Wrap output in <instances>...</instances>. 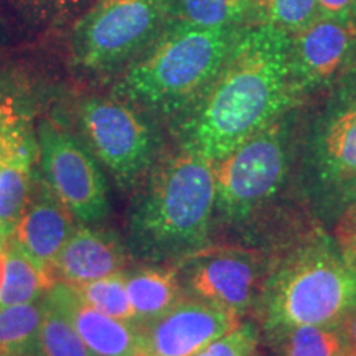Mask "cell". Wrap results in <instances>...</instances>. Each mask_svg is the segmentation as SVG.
Returning <instances> with one entry per match:
<instances>
[{
  "instance_id": "obj_33",
  "label": "cell",
  "mask_w": 356,
  "mask_h": 356,
  "mask_svg": "<svg viewBox=\"0 0 356 356\" xmlns=\"http://www.w3.org/2000/svg\"><path fill=\"white\" fill-rule=\"evenodd\" d=\"M0 37H2V29H0Z\"/></svg>"
},
{
  "instance_id": "obj_6",
  "label": "cell",
  "mask_w": 356,
  "mask_h": 356,
  "mask_svg": "<svg viewBox=\"0 0 356 356\" xmlns=\"http://www.w3.org/2000/svg\"><path fill=\"white\" fill-rule=\"evenodd\" d=\"M76 122L81 140L119 185L139 184L157 162L160 137L150 114L121 97H84Z\"/></svg>"
},
{
  "instance_id": "obj_15",
  "label": "cell",
  "mask_w": 356,
  "mask_h": 356,
  "mask_svg": "<svg viewBox=\"0 0 356 356\" xmlns=\"http://www.w3.org/2000/svg\"><path fill=\"white\" fill-rule=\"evenodd\" d=\"M47 297L68 315L78 335L96 356H142L139 325L95 310L84 304L70 284L55 282Z\"/></svg>"
},
{
  "instance_id": "obj_2",
  "label": "cell",
  "mask_w": 356,
  "mask_h": 356,
  "mask_svg": "<svg viewBox=\"0 0 356 356\" xmlns=\"http://www.w3.org/2000/svg\"><path fill=\"white\" fill-rule=\"evenodd\" d=\"M126 220L127 249L147 262L184 261L208 248L215 213L213 163L180 149L142 178Z\"/></svg>"
},
{
  "instance_id": "obj_8",
  "label": "cell",
  "mask_w": 356,
  "mask_h": 356,
  "mask_svg": "<svg viewBox=\"0 0 356 356\" xmlns=\"http://www.w3.org/2000/svg\"><path fill=\"white\" fill-rule=\"evenodd\" d=\"M40 172L50 188L81 225H99L109 216L108 180L91 150L53 119L37 129Z\"/></svg>"
},
{
  "instance_id": "obj_24",
  "label": "cell",
  "mask_w": 356,
  "mask_h": 356,
  "mask_svg": "<svg viewBox=\"0 0 356 356\" xmlns=\"http://www.w3.org/2000/svg\"><path fill=\"white\" fill-rule=\"evenodd\" d=\"M284 356H341L343 343L340 333L330 327L297 325L287 328Z\"/></svg>"
},
{
  "instance_id": "obj_18",
  "label": "cell",
  "mask_w": 356,
  "mask_h": 356,
  "mask_svg": "<svg viewBox=\"0 0 356 356\" xmlns=\"http://www.w3.org/2000/svg\"><path fill=\"white\" fill-rule=\"evenodd\" d=\"M55 280L13 241L0 246V307L42 300Z\"/></svg>"
},
{
  "instance_id": "obj_26",
  "label": "cell",
  "mask_w": 356,
  "mask_h": 356,
  "mask_svg": "<svg viewBox=\"0 0 356 356\" xmlns=\"http://www.w3.org/2000/svg\"><path fill=\"white\" fill-rule=\"evenodd\" d=\"M257 335L251 325L239 323L234 330L216 338L195 356H251L256 348Z\"/></svg>"
},
{
  "instance_id": "obj_12",
  "label": "cell",
  "mask_w": 356,
  "mask_h": 356,
  "mask_svg": "<svg viewBox=\"0 0 356 356\" xmlns=\"http://www.w3.org/2000/svg\"><path fill=\"white\" fill-rule=\"evenodd\" d=\"M310 150L322 180L356 181V81L345 84L320 114Z\"/></svg>"
},
{
  "instance_id": "obj_35",
  "label": "cell",
  "mask_w": 356,
  "mask_h": 356,
  "mask_svg": "<svg viewBox=\"0 0 356 356\" xmlns=\"http://www.w3.org/2000/svg\"><path fill=\"white\" fill-rule=\"evenodd\" d=\"M355 3H356V0H355Z\"/></svg>"
},
{
  "instance_id": "obj_25",
  "label": "cell",
  "mask_w": 356,
  "mask_h": 356,
  "mask_svg": "<svg viewBox=\"0 0 356 356\" xmlns=\"http://www.w3.org/2000/svg\"><path fill=\"white\" fill-rule=\"evenodd\" d=\"M32 136V119L25 102L0 89V145H19Z\"/></svg>"
},
{
  "instance_id": "obj_23",
  "label": "cell",
  "mask_w": 356,
  "mask_h": 356,
  "mask_svg": "<svg viewBox=\"0 0 356 356\" xmlns=\"http://www.w3.org/2000/svg\"><path fill=\"white\" fill-rule=\"evenodd\" d=\"M317 19V0H254L252 24H267L293 35Z\"/></svg>"
},
{
  "instance_id": "obj_5",
  "label": "cell",
  "mask_w": 356,
  "mask_h": 356,
  "mask_svg": "<svg viewBox=\"0 0 356 356\" xmlns=\"http://www.w3.org/2000/svg\"><path fill=\"white\" fill-rule=\"evenodd\" d=\"M170 22V0H97L70 35L71 61L89 74L124 71Z\"/></svg>"
},
{
  "instance_id": "obj_11",
  "label": "cell",
  "mask_w": 356,
  "mask_h": 356,
  "mask_svg": "<svg viewBox=\"0 0 356 356\" xmlns=\"http://www.w3.org/2000/svg\"><path fill=\"white\" fill-rule=\"evenodd\" d=\"M239 325V315L208 302L178 300L152 322L139 325L142 356H195Z\"/></svg>"
},
{
  "instance_id": "obj_31",
  "label": "cell",
  "mask_w": 356,
  "mask_h": 356,
  "mask_svg": "<svg viewBox=\"0 0 356 356\" xmlns=\"http://www.w3.org/2000/svg\"><path fill=\"white\" fill-rule=\"evenodd\" d=\"M33 136H35V134H33ZM29 139H30V137H29ZM22 144H24V142H22ZM22 144H19V145H0V162H2V160L6 159L8 154H12L13 150L19 149Z\"/></svg>"
},
{
  "instance_id": "obj_13",
  "label": "cell",
  "mask_w": 356,
  "mask_h": 356,
  "mask_svg": "<svg viewBox=\"0 0 356 356\" xmlns=\"http://www.w3.org/2000/svg\"><path fill=\"white\" fill-rule=\"evenodd\" d=\"M74 221L76 218L56 197L42 172L37 170L32 195L10 241L51 275V266L76 229Z\"/></svg>"
},
{
  "instance_id": "obj_21",
  "label": "cell",
  "mask_w": 356,
  "mask_h": 356,
  "mask_svg": "<svg viewBox=\"0 0 356 356\" xmlns=\"http://www.w3.org/2000/svg\"><path fill=\"white\" fill-rule=\"evenodd\" d=\"M44 312L38 332L37 356H96L78 335L68 315L43 297Z\"/></svg>"
},
{
  "instance_id": "obj_34",
  "label": "cell",
  "mask_w": 356,
  "mask_h": 356,
  "mask_svg": "<svg viewBox=\"0 0 356 356\" xmlns=\"http://www.w3.org/2000/svg\"><path fill=\"white\" fill-rule=\"evenodd\" d=\"M341 356H346V355H341Z\"/></svg>"
},
{
  "instance_id": "obj_29",
  "label": "cell",
  "mask_w": 356,
  "mask_h": 356,
  "mask_svg": "<svg viewBox=\"0 0 356 356\" xmlns=\"http://www.w3.org/2000/svg\"><path fill=\"white\" fill-rule=\"evenodd\" d=\"M341 343H343V355L356 356V305L343 315L338 323Z\"/></svg>"
},
{
  "instance_id": "obj_28",
  "label": "cell",
  "mask_w": 356,
  "mask_h": 356,
  "mask_svg": "<svg viewBox=\"0 0 356 356\" xmlns=\"http://www.w3.org/2000/svg\"><path fill=\"white\" fill-rule=\"evenodd\" d=\"M340 243L345 262L356 270V208L345 218L341 225Z\"/></svg>"
},
{
  "instance_id": "obj_27",
  "label": "cell",
  "mask_w": 356,
  "mask_h": 356,
  "mask_svg": "<svg viewBox=\"0 0 356 356\" xmlns=\"http://www.w3.org/2000/svg\"><path fill=\"white\" fill-rule=\"evenodd\" d=\"M317 17L356 22L355 0H317Z\"/></svg>"
},
{
  "instance_id": "obj_30",
  "label": "cell",
  "mask_w": 356,
  "mask_h": 356,
  "mask_svg": "<svg viewBox=\"0 0 356 356\" xmlns=\"http://www.w3.org/2000/svg\"><path fill=\"white\" fill-rule=\"evenodd\" d=\"M25 2L32 3L33 7L40 8L44 12H66L71 7H76L81 0H25Z\"/></svg>"
},
{
  "instance_id": "obj_3",
  "label": "cell",
  "mask_w": 356,
  "mask_h": 356,
  "mask_svg": "<svg viewBox=\"0 0 356 356\" xmlns=\"http://www.w3.org/2000/svg\"><path fill=\"white\" fill-rule=\"evenodd\" d=\"M246 26H167L149 50L121 71L113 95L150 115L180 118L218 76Z\"/></svg>"
},
{
  "instance_id": "obj_17",
  "label": "cell",
  "mask_w": 356,
  "mask_h": 356,
  "mask_svg": "<svg viewBox=\"0 0 356 356\" xmlns=\"http://www.w3.org/2000/svg\"><path fill=\"white\" fill-rule=\"evenodd\" d=\"M126 287L136 325L152 322L184 299L178 269L170 267H144L126 273Z\"/></svg>"
},
{
  "instance_id": "obj_1",
  "label": "cell",
  "mask_w": 356,
  "mask_h": 356,
  "mask_svg": "<svg viewBox=\"0 0 356 356\" xmlns=\"http://www.w3.org/2000/svg\"><path fill=\"white\" fill-rule=\"evenodd\" d=\"M291 35L267 24L243 30L218 76L177 118L180 149L215 163L296 102Z\"/></svg>"
},
{
  "instance_id": "obj_20",
  "label": "cell",
  "mask_w": 356,
  "mask_h": 356,
  "mask_svg": "<svg viewBox=\"0 0 356 356\" xmlns=\"http://www.w3.org/2000/svg\"><path fill=\"white\" fill-rule=\"evenodd\" d=\"M44 302L0 307V351L37 356Z\"/></svg>"
},
{
  "instance_id": "obj_16",
  "label": "cell",
  "mask_w": 356,
  "mask_h": 356,
  "mask_svg": "<svg viewBox=\"0 0 356 356\" xmlns=\"http://www.w3.org/2000/svg\"><path fill=\"white\" fill-rule=\"evenodd\" d=\"M38 162L37 136L0 162V246L10 241L32 195Z\"/></svg>"
},
{
  "instance_id": "obj_14",
  "label": "cell",
  "mask_w": 356,
  "mask_h": 356,
  "mask_svg": "<svg viewBox=\"0 0 356 356\" xmlns=\"http://www.w3.org/2000/svg\"><path fill=\"white\" fill-rule=\"evenodd\" d=\"M127 266V249L109 229L81 225L73 231L51 266V279L70 286L91 282L122 273Z\"/></svg>"
},
{
  "instance_id": "obj_10",
  "label": "cell",
  "mask_w": 356,
  "mask_h": 356,
  "mask_svg": "<svg viewBox=\"0 0 356 356\" xmlns=\"http://www.w3.org/2000/svg\"><path fill=\"white\" fill-rule=\"evenodd\" d=\"M356 61V22L317 17L291 35V81L296 96L327 86Z\"/></svg>"
},
{
  "instance_id": "obj_32",
  "label": "cell",
  "mask_w": 356,
  "mask_h": 356,
  "mask_svg": "<svg viewBox=\"0 0 356 356\" xmlns=\"http://www.w3.org/2000/svg\"><path fill=\"white\" fill-rule=\"evenodd\" d=\"M0 356H24V355H17V353H3V351H0Z\"/></svg>"
},
{
  "instance_id": "obj_22",
  "label": "cell",
  "mask_w": 356,
  "mask_h": 356,
  "mask_svg": "<svg viewBox=\"0 0 356 356\" xmlns=\"http://www.w3.org/2000/svg\"><path fill=\"white\" fill-rule=\"evenodd\" d=\"M84 304L108 317L136 323L131 299L126 287V273H118L91 282L73 286Z\"/></svg>"
},
{
  "instance_id": "obj_19",
  "label": "cell",
  "mask_w": 356,
  "mask_h": 356,
  "mask_svg": "<svg viewBox=\"0 0 356 356\" xmlns=\"http://www.w3.org/2000/svg\"><path fill=\"white\" fill-rule=\"evenodd\" d=\"M254 0H170L168 26L226 29L252 24Z\"/></svg>"
},
{
  "instance_id": "obj_4",
  "label": "cell",
  "mask_w": 356,
  "mask_h": 356,
  "mask_svg": "<svg viewBox=\"0 0 356 356\" xmlns=\"http://www.w3.org/2000/svg\"><path fill=\"white\" fill-rule=\"evenodd\" d=\"M356 305V270L327 246H312L280 266L264 289L269 327H333Z\"/></svg>"
},
{
  "instance_id": "obj_7",
  "label": "cell",
  "mask_w": 356,
  "mask_h": 356,
  "mask_svg": "<svg viewBox=\"0 0 356 356\" xmlns=\"http://www.w3.org/2000/svg\"><path fill=\"white\" fill-rule=\"evenodd\" d=\"M215 211L241 221L262 207L282 185L287 172L286 131L274 121L213 163Z\"/></svg>"
},
{
  "instance_id": "obj_9",
  "label": "cell",
  "mask_w": 356,
  "mask_h": 356,
  "mask_svg": "<svg viewBox=\"0 0 356 356\" xmlns=\"http://www.w3.org/2000/svg\"><path fill=\"white\" fill-rule=\"evenodd\" d=\"M181 287L195 299L241 315L261 292V262L251 252L202 249L180 261Z\"/></svg>"
}]
</instances>
